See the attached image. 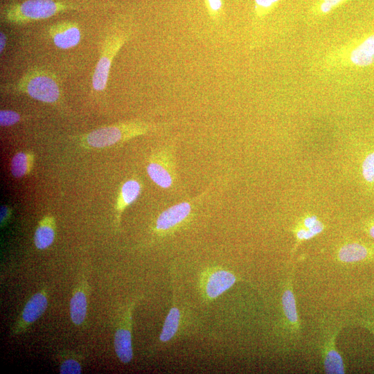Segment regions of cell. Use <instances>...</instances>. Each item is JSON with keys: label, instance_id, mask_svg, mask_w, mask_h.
<instances>
[{"label": "cell", "instance_id": "9c48e42d", "mask_svg": "<svg viewBox=\"0 0 374 374\" xmlns=\"http://www.w3.org/2000/svg\"><path fill=\"white\" fill-rule=\"evenodd\" d=\"M48 292L42 289L34 294L24 305L19 317L12 327L13 335L25 332L34 322L40 318L48 307Z\"/></svg>", "mask_w": 374, "mask_h": 374}, {"label": "cell", "instance_id": "7c38bea8", "mask_svg": "<svg viewBox=\"0 0 374 374\" xmlns=\"http://www.w3.org/2000/svg\"><path fill=\"white\" fill-rule=\"evenodd\" d=\"M337 258L346 263L369 260L374 258V244L361 242L344 243L337 251Z\"/></svg>", "mask_w": 374, "mask_h": 374}, {"label": "cell", "instance_id": "ffe728a7", "mask_svg": "<svg viewBox=\"0 0 374 374\" xmlns=\"http://www.w3.org/2000/svg\"><path fill=\"white\" fill-rule=\"evenodd\" d=\"M362 173L364 180L374 186V151L370 152L364 157L362 163Z\"/></svg>", "mask_w": 374, "mask_h": 374}, {"label": "cell", "instance_id": "9a60e30c", "mask_svg": "<svg viewBox=\"0 0 374 374\" xmlns=\"http://www.w3.org/2000/svg\"><path fill=\"white\" fill-rule=\"evenodd\" d=\"M176 293H173L172 305L169 310L159 337L157 344H166L177 335L181 326V314L177 304Z\"/></svg>", "mask_w": 374, "mask_h": 374}, {"label": "cell", "instance_id": "cb8c5ba5", "mask_svg": "<svg viewBox=\"0 0 374 374\" xmlns=\"http://www.w3.org/2000/svg\"><path fill=\"white\" fill-rule=\"evenodd\" d=\"M21 119L20 114L15 111L1 109L0 111V125L2 127L12 126Z\"/></svg>", "mask_w": 374, "mask_h": 374}, {"label": "cell", "instance_id": "7402d4cb", "mask_svg": "<svg viewBox=\"0 0 374 374\" xmlns=\"http://www.w3.org/2000/svg\"><path fill=\"white\" fill-rule=\"evenodd\" d=\"M81 373L82 366L75 357H67L60 364V373L61 374H80Z\"/></svg>", "mask_w": 374, "mask_h": 374}, {"label": "cell", "instance_id": "f1b7e54d", "mask_svg": "<svg viewBox=\"0 0 374 374\" xmlns=\"http://www.w3.org/2000/svg\"><path fill=\"white\" fill-rule=\"evenodd\" d=\"M365 231L370 237L374 239V221L371 220L365 225Z\"/></svg>", "mask_w": 374, "mask_h": 374}, {"label": "cell", "instance_id": "d6a6232c", "mask_svg": "<svg viewBox=\"0 0 374 374\" xmlns=\"http://www.w3.org/2000/svg\"><path fill=\"white\" fill-rule=\"evenodd\" d=\"M341 0H324V1L329 3L332 6H334L339 3Z\"/></svg>", "mask_w": 374, "mask_h": 374}, {"label": "cell", "instance_id": "6da1fadb", "mask_svg": "<svg viewBox=\"0 0 374 374\" xmlns=\"http://www.w3.org/2000/svg\"><path fill=\"white\" fill-rule=\"evenodd\" d=\"M77 7L75 3L66 1L26 0L5 6L1 11V19L8 24L23 25L46 19Z\"/></svg>", "mask_w": 374, "mask_h": 374}, {"label": "cell", "instance_id": "ba28073f", "mask_svg": "<svg viewBox=\"0 0 374 374\" xmlns=\"http://www.w3.org/2000/svg\"><path fill=\"white\" fill-rule=\"evenodd\" d=\"M134 305L135 301H133L123 311L114 333V350L123 364H128L133 358L132 329V311Z\"/></svg>", "mask_w": 374, "mask_h": 374}, {"label": "cell", "instance_id": "1f68e13d", "mask_svg": "<svg viewBox=\"0 0 374 374\" xmlns=\"http://www.w3.org/2000/svg\"><path fill=\"white\" fill-rule=\"evenodd\" d=\"M364 296L373 295L374 294V286L367 288L365 291L362 292Z\"/></svg>", "mask_w": 374, "mask_h": 374}, {"label": "cell", "instance_id": "5bb4252c", "mask_svg": "<svg viewBox=\"0 0 374 374\" xmlns=\"http://www.w3.org/2000/svg\"><path fill=\"white\" fill-rule=\"evenodd\" d=\"M87 290L88 285L82 278L73 289L69 303L70 317L73 323L82 326L85 321L87 313Z\"/></svg>", "mask_w": 374, "mask_h": 374}, {"label": "cell", "instance_id": "4fadbf2b", "mask_svg": "<svg viewBox=\"0 0 374 374\" xmlns=\"http://www.w3.org/2000/svg\"><path fill=\"white\" fill-rule=\"evenodd\" d=\"M142 188L141 181L136 177L127 179L121 186L115 207L117 226H120L123 213L137 199L141 193Z\"/></svg>", "mask_w": 374, "mask_h": 374}, {"label": "cell", "instance_id": "52a82bcc", "mask_svg": "<svg viewBox=\"0 0 374 374\" xmlns=\"http://www.w3.org/2000/svg\"><path fill=\"white\" fill-rule=\"evenodd\" d=\"M237 281L231 271L214 267L205 271L201 278L200 290L203 299L211 302L229 290Z\"/></svg>", "mask_w": 374, "mask_h": 374}, {"label": "cell", "instance_id": "f546056e", "mask_svg": "<svg viewBox=\"0 0 374 374\" xmlns=\"http://www.w3.org/2000/svg\"><path fill=\"white\" fill-rule=\"evenodd\" d=\"M7 43V37L6 34L3 32H0V53L1 54L3 53V52L5 50L6 46Z\"/></svg>", "mask_w": 374, "mask_h": 374}, {"label": "cell", "instance_id": "d6986e66", "mask_svg": "<svg viewBox=\"0 0 374 374\" xmlns=\"http://www.w3.org/2000/svg\"><path fill=\"white\" fill-rule=\"evenodd\" d=\"M34 154L28 152L16 153L10 163V172L13 177L21 178L28 175L33 167Z\"/></svg>", "mask_w": 374, "mask_h": 374}, {"label": "cell", "instance_id": "d4e9b609", "mask_svg": "<svg viewBox=\"0 0 374 374\" xmlns=\"http://www.w3.org/2000/svg\"><path fill=\"white\" fill-rule=\"evenodd\" d=\"M355 321L358 325L364 327V328H366L374 335V318L373 317L362 316V317H357Z\"/></svg>", "mask_w": 374, "mask_h": 374}, {"label": "cell", "instance_id": "8fae6325", "mask_svg": "<svg viewBox=\"0 0 374 374\" xmlns=\"http://www.w3.org/2000/svg\"><path fill=\"white\" fill-rule=\"evenodd\" d=\"M339 330L337 327L325 330L321 354L324 371L330 374L345 373V366L335 346Z\"/></svg>", "mask_w": 374, "mask_h": 374}, {"label": "cell", "instance_id": "603a6c76", "mask_svg": "<svg viewBox=\"0 0 374 374\" xmlns=\"http://www.w3.org/2000/svg\"><path fill=\"white\" fill-rule=\"evenodd\" d=\"M209 17L215 21H218L223 12L222 0H204Z\"/></svg>", "mask_w": 374, "mask_h": 374}, {"label": "cell", "instance_id": "ac0fdd59", "mask_svg": "<svg viewBox=\"0 0 374 374\" xmlns=\"http://www.w3.org/2000/svg\"><path fill=\"white\" fill-rule=\"evenodd\" d=\"M350 60L361 66L374 63V35L367 37L352 51Z\"/></svg>", "mask_w": 374, "mask_h": 374}, {"label": "cell", "instance_id": "4dcf8cb0", "mask_svg": "<svg viewBox=\"0 0 374 374\" xmlns=\"http://www.w3.org/2000/svg\"><path fill=\"white\" fill-rule=\"evenodd\" d=\"M332 6L326 1L321 5V10L323 12H328L332 8Z\"/></svg>", "mask_w": 374, "mask_h": 374}, {"label": "cell", "instance_id": "484cf974", "mask_svg": "<svg viewBox=\"0 0 374 374\" xmlns=\"http://www.w3.org/2000/svg\"><path fill=\"white\" fill-rule=\"evenodd\" d=\"M11 215V210L10 208L7 206H2L1 207V211H0V222H1V226L3 227L8 222V220L10 219Z\"/></svg>", "mask_w": 374, "mask_h": 374}, {"label": "cell", "instance_id": "44dd1931", "mask_svg": "<svg viewBox=\"0 0 374 374\" xmlns=\"http://www.w3.org/2000/svg\"><path fill=\"white\" fill-rule=\"evenodd\" d=\"M324 229V225L321 222H319L314 226L310 229L303 228V226H299L296 230V235L297 242H301L303 240H308L320 233Z\"/></svg>", "mask_w": 374, "mask_h": 374}, {"label": "cell", "instance_id": "836d02e7", "mask_svg": "<svg viewBox=\"0 0 374 374\" xmlns=\"http://www.w3.org/2000/svg\"><path fill=\"white\" fill-rule=\"evenodd\" d=\"M373 221H374V219H373Z\"/></svg>", "mask_w": 374, "mask_h": 374}, {"label": "cell", "instance_id": "7a4b0ae2", "mask_svg": "<svg viewBox=\"0 0 374 374\" xmlns=\"http://www.w3.org/2000/svg\"><path fill=\"white\" fill-rule=\"evenodd\" d=\"M153 128L143 121H126L93 130L82 135L80 141L86 147L103 148L146 134Z\"/></svg>", "mask_w": 374, "mask_h": 374}, {"label": "cell", "instance_id": "83f0119b", "mask_svg": "<svg viewBox=\"0 0 374 374\" xmlns=\"http://www.w3.org/2000/svg\"><path fill=\"white\" fill-rule=\"evenodd\" d=\"M279 0H255L256 5L261 8H268Z\"/></svg>", "mask_w": 374, "mask_h": 374}, {"label": "cell", "instance_id": "8992f818", "mask_svg": "<svg viewBox=\"0 0 374 374\" xmlns=\"http://www.w3.org/2000/svg\"><path fill=\"white\" fill-rule=\"evenodd\" d=\"M150 179L159 187L170 189L177 181L175 161L170 147L154 150L150 155L146 166Z\"/></svg>", "mask_w": 374, "mask_h": 374}, {"label": "cell", "instance_id": "4316f807", "mask_svg": "<svg viewBox=\"0 0 374 374\" xmlns=\"http://www.w3.org/2000/svg\"><path fill=\"white\" fill-rule=\"evenodd\" d=\"M319 220L315 215H308L304 217L302 226L306 229H310L314 226Z\"/></svg>", "mask_w": 374, "mask_h": 374}, {"label": "cell", "instance_id": "3957f363", "mask_svg": "<svg viewBox=\"0 0 374 374\" xmlns=\"http://www.w3.org/2000/svg\"><path fill=\"white\" fill-rule=\"evenodd\" d=\"M36 100L54 104L61 98V89L56 77L49 71L34 67L28 70L15 83L8 86Z\"/></svg>", "mask_w": 374, "mask_h": 374}, {"label": "cell", "instance_id": "5b68a950", "mask_svg": "<svg viewBox=\"0 0 374 374\" xmlns=\"http://www.w3.org/2000/svg\"><path fill=\"white\" fill-rule=\"evenodd\" d=\"M130 36V31L123 30L109 33L105 37L92 75L93 91L100 92L105 89L113 60Z\"/></svg>", "mask_w": 374, "mask_h": 374}, {"label": "cell", "instance_id": "e0dca14e", "mask_svg": "<svg viewBox=\"0 0 374 374\" xmlns=\"http://www.w3.org/2000/svg\"><path fill=\"white\" fill-rule=\"evenodd\" d=\"M292 274L286 282L285 290L282 295V307L284 316L289 326L298 330L299 326L298 314L296 307V301L292 291Z\"/></svg>", "mask_w": 374, "mask_h": 374}, {"label": "cell", "instance_id": "30bf717a", "mask_svg": "<svg viewBox=\"0 0 374 374\" xmlns=\"http://www.w3.org/2000/svg\"><path fill=\"white\" fill-rule=\"evenodd\" d=\"M48 33L54 45L62 50L76 46L81 41L82 33L77 22L62 21L48 27Z\"/></svg>", "mask_w": 374, "mask_h": 374}, {"label": "cell", "instance_id": "277c9868", "mask_svg": "<svg viewBox=\"0 0 374 374\" xmlns=\"http://www.w3.org/2000/svg\"><path fill=\"white\" fill-rule=\"evenodd\" d=\"M210 189H206L193 199L172 205L157 216L152 231L157 237L170 235L180 230L192 220L196 208Z\"/></svg>", "mask_w": 374, "mask_h": 374}, {"label": "cell", "instance_id": "2e32d148", "mask_svg": "<svg viewBox=\"0 0 374 374\" xmlns=\"http://www.w3.org/2000/svg\"><path fill=\"white\" fill-rule=\"evenodd\" d=\"M55 227V220L53 215H44L39 220L34 234V244L37 249L43 250L53 243Z\"/></svg>", "mask_w": 374, "mask_h": 374}]
</instances>
